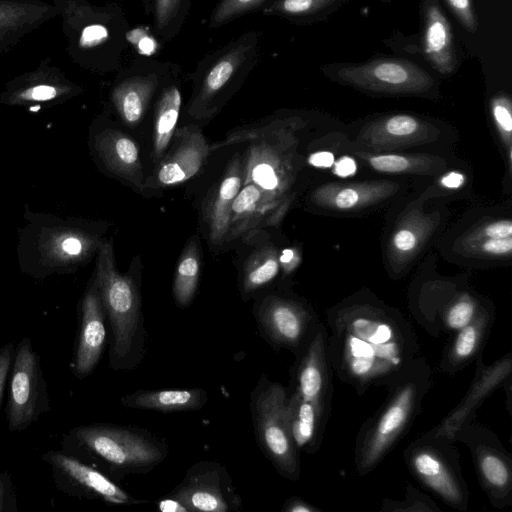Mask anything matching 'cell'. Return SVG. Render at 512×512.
I'll return each instance as SVG.
<instances>
[{"label":"cell","instance_id":"obj_47","mask_svg":"<svg viewBox=\"0 0 512 512\" xmlns=\"http://www.w3.org/2000/svg\"><path fill=\"white\" fill-rule=\"evenodd\" d=\"M356 169L353 159L349 157L341 158L335 165V173L339 176H349Z\"/></svg>","mask_w":512,"mask_h":512},{"label":"cell","instance_id":"obj_42","mask_svg":"<svg viewBox=\"0 0 512 512\" xmlns=\"http://www.w3.org/2000/svg\"><path fill=\"white\" fill-rule=\"evenodd\" d=\"M480 339V329L475 323H470L459 330L452 354L456 360L468 359L476 350Z\"/></svg>","mask_w":512,"mask_h":512},{"label":"cell","instance_id":"obj_25","mask_svg":"<svg viewBox=\"0 0 512 512\" xmlns=\"http://www.w3.org/2000/svg\"><path fill=\"white\" fill-rule=\"evenodd\" d=\"M242 183L243 169L240 159L233 157L209 196L204 210L209 239L214 245H220L227 239L232 204Z\"/></svg>","mask_w":512,"mask_h":512},{"label":"cell","instance_id":"obj_15","mask_svg":"<svg viewBox=\"0 0 512 512\" xmlns=\"http://www.w3.org/2000/svg\"><path fill=\"white\" fill-rule=\"evenodd\" d=\"M254 317L262 336L274 348H297L308 328V312L299 302L270 294L258 300Z\"/></svg>","mask_w":512,"mask_h":512},{"label":"cell","instance_id":"obj_51","mask_svg":"<svg viewBox=\"0 0 512 512\" xmlns=\"http://www.w3.org/2000/svg\"><path fill=\"white\" fill-rule=\"evenodd\" d=\"M8 480L5 474H0V512L4 511L5 499L8 492Z\"/></svg>","mask_w":512,"mask_h":512},{"label":"cell","instance_id":"obj_7","mask_svg":"<svg viewBox=\"0 0 512 512\" xmlns=\"http://www.w3.org/2000/svg\"><path fill=\"white\" fill-rule=\"evenodd\" d=\"M285 121L274 120L229 135L211 149L249 141L243 168V183L256 185L272 201H286L296 179L295 139Z\"/></svg>","mask_w":512,"mask_h":512},{"label":"cell","instance_id":"obj_26","mask_svg":"<svg viewBox=\"0 0 512 512\" xmlns=\"http://www.w3.org/2000/svg\"><path fill=\"white\" fill-rule=\"evenodd\" d=\"M121 404L130 409L158 412H187L202 409L208 393L201 388L137 390L125 394Z\"/></svg>","mask_w":512,"mask_h":512},{"label":"cell","instance_id":"obj_23","mask_svg":"<svg viewBox=\"0 0 512 512\" xmlns=\"http://www.w3.org/2000/svg\"><path fill=\"white\" fill-rule=\"evenodd\" d=\"M287 202L269 200L254 184L241 186L231 209L226 240L267 225H275L286 210Z\"/></svg>","mask_w":512,"mask_h":512},{"label":"cell","instance_id":"obj_37","mask_svg":"<svg viewBox=\"0 0 512 512\" xmlns=\"http://www.w3.org/2000/svg\"><path fill=\"white\" fill-rule=\"evenodd\" d=\"M271 0H219L212 10L208 27L217 29L253 12L261 11Z\"/></svg>","mask_w":512,"mask_h":512},{"label":"cell","instance_id":"obj_41","mask_svg":"<svg viewBox=\"0 0 512 512\" xmlns=\"http://www.w3.org/2000/svg\"><path fill=\"white\" fill-rule=\"evenodd\" d=\"M476 312V304L469 296H462L455 301L446 314L447 325L454 330H460L470 324Z\"/></svg>","mask_w":512,"mask_h":512},{"label":"cell","instance_id":"obj_5","mask_svg":"<svg viewBox=\"0 0 512 512\" xmlns=\"http://www.w3.org/2000/svg\"><path fill=\"white\" fill-rule=\"evenodd\" d=\"M261 42V32L249 30L197 62L189 116L209 118L236 93L260 59Z\"/></svg>","mask_w":512,"mask_h":512},{"label":"cell","instance_id":"obj_2","mask_svg":"<svg viewBox=\"0 0 512 512\" xmlns=\"http://www.w3.org/2000/svg\"><path fill=\"white\" fill-rule=\"evenodd\" d=\"M93 278L112 332L110 367L116 371L136 369L147 346L141 295L133 277L117 270L111 239L99 247Z\"/></svg>","mask_w":512,"mask_h":512},{"label":"cell","instance_id":"obj_22","mask_svg":"<svg viewBox=\"0 0 512 512\" xmlns=\"http://www.w3.org/2000/svg\"><path fill=\"white\" fill-rule=\"evenodd\" d=\"M103 167L137 189L145 188V178L136 142L120 130L107 128L98 132L92 143Z\"/></svg>","mask_w":512,"mask_h":512},{"label":"cell","instance_id":"obj_16","mask_svg":"<svg viewBox=\"0 0 512 512\" xmlns=\"http://www.w3.org/2000/svg\"><path fill=\"white\" fill-rule=\"evenodd\" d=\"M419 390L415 383L402 385L368 430L360 452V470L367 471L386 453L413 414Z\"/></svg>","mask_w":512,"mask_h":512},{"label":"cell","instance_id":"obj_13","mask_svg":"<svg viewBox=\"0 0 512 512\" xmlns=\"http://www.w3.org/2000/svg\"><path fill=\"white\" fill-rule=\"evenodd\" d=\"M340 80L373 92L422 94L429 91L433 78L420 67L399 59H379L361 65L343 67Z\"/></svg>","mask_w":512,"mask_h":512},{"label":"cell","instance_id":"obj_46","mask_svg":"<svg viewBox=\"0 0 512 512\" xmlns=\"http://www.w3.org/2000/svg\"><path fill=\"white\" fill-rule=\"evenodd\" d=\"M309 163L316 167H329L333 164V155L329 152H317L310 155Z\"/></svg>","mask_w":512,"mask_h":512},{"label":"cell","instance_id":"obj_35","mask_svg":"<svg viewBox=\"0 0 512 512\" xmlns=\"http://www.w3.org/2000/svg\"><path fill=\"white\" fill-rule=\"evenodd\" d=\"M198 244L196 238L187 243L176 267L172 291L175 303L180 308L190 305L197 290L201 268Z\"/></svg>","mask_w":512,"mask_h":512},{"label":"cell","instance_id":"obj_9","mask_svg":"<svg viewBox=\"0 0 512 512\" xmlns=\"http://www.w3.org/2000/svg\"><path fill=\"white\" fill-rule=\"evenodd\" d=\"M181 66L147 56L136 57L116 75L110 90L111 103L123 123L134 127L143 119L151 101Z\"/></svg>","mask_w":512,"mask_h":512},{"label":"cell","instance_id":"obj_6","mask_svg":"<svg viewBox=\"0 0 512 512\" xmlns=\"http://www.w3.org/2000/svg\"><path fill=\"white\" fill-rule=\"evenodd\" d=\"M71 434L88 456L119 478L149 473L169 453L162 439L133 426L89 424L74 428Z\"/></svg>","mask_w":512,"mask_h":512},{"label":"cell","instance_id":"obj_48","mask_svg":"<svg viewBox=\"0 0 512 512\" xmlns=\"http://www.w3.org/2000/svg\"><path fill=\"white\" fill-rule=\"evenodd\" d=\"M158 507L164 512H187L186 508L179 501L169 496L159 501Z\"/></svg>","mask_w":512,"mask_h":512},{"label":"cell","instance_id":"obj_32","mask_svg":"<svg viewBox=\"0 0 512 512\" xmlns=\"http://www.w3.org/2000/svg\"><path fill=\"white\" fill-rule=\"evenodd\" d=\"M417 475L440 496L452 504H461L462 490L448 465L434 452L419 450L412 457Z\"/></svg>","mask_w":512,"mask_h":512},{"label":"cell","instance_id":"obj_18","mask_svg":"<svg viewBox=\"0 0 512 512\" xmlns=\"http://www.w3.org/2000/svg\"><path fill=\"white\" fill-rule=\"evenodd\" d=\"M44 459L53 468L57 479H62L68 488H73L74 493L112 505L139 503L107 475L77 458L50 451L44 455Z\"/></svg>","mask_w":512,"mask_h":512},{"label":"cell","instance_id":"obj_4","mask_svg":"<svg viewBox=\"0 0 512 512\" xmlns=\"http://www.w3.org/2000/svg\"><path fill=\"white\" fill-rule=\"evenodd\" d=\"M69 59L94 74H109L120 68L128 45L129 24L117 2H90L61 16Z\"/></svg>","mask_w":512,"mask_h":512},{"label":"cell","instance_id":"obj_11","mask_svg":"<svg viewBox=\"0 0 512 512\" xmlns=\"http://www.w3.org/2000/svg\"><path fill=\"white\" fill-rule=\"evenodd\" d=\"M168 496L179 501L187 511L229 512L242 506L226 466L208 460L189 467Z\"/></svg>","mask_w":512,"mask_h":512},{"label":"cell","instance_id":"obj_30","mask_svg":"<svg viewBox=\"0 0 512 512\" xmlns=\"http://www.w3.org/2000/svg\"><path fill=\"white\" fill-rule=\"evenodd\" d=\"M324 339L318 332L311 340L296 372L295 391L322 410L326 379Z\"/></svg>","mask_w":512,"mask_h":512},{"label":"cell","instance_id":"obj_50","mask_svg":"<svg viewBox=\"0 0 512 512\" xmlns=\"http://www.w3.org/2000/svg\"><path fill=\"white\" fill-rule=\"evenodd\" d=\"M464 182V176L457 172H450L443 176L441 183L447 188H458Z\"/></svg>","mask_w":512,"mask_h":512},{"label":"cell","instance_id":"obj_40","mask_svg":"<svg viewBox=\"0 0 512 512\" xmlns=\"http://www.w3.org/2000/svg\"><path fill=\"white\" fill-rule=\"evenodd\" d=\"M483 478L493 488L503 489L510 483V470L504 460L495 453H485L479 461Z\"/></svg>","mask_w":512,"mask_h":512},{"label":"cell","instance_id":"obj_38","mask_svg":"<svg viewBox=\"0 0 512 512\" xmlns=\"http://www.w3.org/2000/svg\"><path fill=\"white\" fill-rule=\"evenodd\" d=\"M332 0H271L262 10L263 15L278 16L293 21L308 18Z\"/></svg>","mask_w":512,"mask_h":512},{"label":"cell","instance_id":"obj_14","mask_svg":"<svg viewBox=\"0 0 512 512\" xmlns=\"http://www.w3.org/2000/svg\"><path fill=\"white\" fill-rule=\"evenodd\" d=\"M173 150L166 152L156 163L152 174L145 179V188H166L183 183L205 165L211 145L196 125H187L174 133Z\"/></svg>","mask_w":512,"mask_h":512},{"label":"cell","instance_id":"obj_44","mask_svg":"<svg viewBox=\"0 0 512 512\" xmlns=\"http://www.w3.org/2000/svg\"><path fill=\"white\" fill-rule=\"evenodd\" d=\"M13 352L14 349L11 343L6 344L0 348V405L8 377V372L11 368Z\"/></svg>","mask_w":512,"mask_h":512},{"label":"cell","instance_id":"obj_1","mask_svg":"<svg viewBox=\"0 0 512 512\" xmlns=\"http://www.w3.org/2000/svg\"><path fill=\"white\" fill-rule=\"evenodd\" d=\"M335 365L353 384H369L398 372L408 360V335L388 313L353 305L332 325Z\"/></svg>","mask_w":512,"mask_h":512},{"label":"cell","instance_id":"obj_45","mask_svg":"<svg viewBox=\"0 0 512 512\" xmlns=\"http://www.w3.org/2000/svg\"><path fill=\"white\" fill-rule=\"evenodd\" d=\"M60 12V17L72 13L80 6L89 3L88 0H50Z\"/></svg>","mask_w":512,"mask_h":512},{"label":"cell","instance_id":"obj_36","mask_svg":"<svg viewBox=\"0 0 512 512\" xmlns=\"http://www.w3.org/2000/svg\"><path fill=\"white\" fill-rule=\"evenodd\" d=\"M280 262L277 249L265 246L247 259L241 277V294L248 299L254 292L270 283L279 273Z\"/></svg>","mask_w":512,"mask_h":512},{"label":"cell","instance_id":"obj_29","mask_svg":"<svg viewBox=\"0 0 512 512\" xmlns=\"http://www.w3.org/2000/svg\"><path fill=\"white\" fill-rule=\"evenodd\" d=\"M423 45L427 58L439 72H453L455 55L450 24L435 2L426 7Z\"/></svg>","mask_w":512,"mask_h":512},{"label":"cell","instance_id":"obj_19","mask_svg":"<svg viewBox=\"0 0 512 512\" xmlns=\"http://www.w3.org/2000/svg\"><path fill=\"white\" fill-rule=\"evenodd\" d=\"M105 343V312L92 278L81 301L79 334L73 362V371L77 378H85L95 370Z\"/></svg>","mask_w":512,"mask_h":512},{"label":"cell","instance_id":"obj_43","mask_svg":"<svg viewBox=\"0 0 512 512\" xmlns=\"http://www.w3.org/2000/svg\"><path fill=\"white\" fill-rule=\"evenodd\" d=\"M462 24L471 32L476 30V21L470 0H445Z\"/></svg>","mask_w":512,"mask_h":512},{"label":"cell","instance_id":"obj_17","mask_svg":"<svg viewBox=\"0 0 512 512\" xmlns=\"http://www.w3.org/2000/svg\"><path fill=\"white\" fill-rule=\"evenodd\" d=\"M439 130L431 123L408 114H394L365 125L355 144L368 152L380 153L432 142Z\"/></svg>","mask_w":512,"mask_h":512},{"label":"cell","instance_id":"obj_3","mask_svg":"<svg viewBox=\"0 0 512 512\" xmlns=\"http://www.w3.org/2000/svg\"><path fill=\"white\" fill-rule=\"evenodd\" d=\"M103 241L88 222L36 215L20 236L21 267L39 278L71 273L87 263Z\"/></svg>","mask_w":512,"mask_h":512},{"label":"cell","instance_id":"obj_8","mask_svg":"<svg viewBox=\"0 0 512 512\" xmlns=\"http://www.w3.org/2000/svg\"><path fill=\"white\" fill-rule=\"evenodd\" d=\"M284 386L261 375L250 394V412L259 449L282 476L297 480L300 463L289 435Z\"/></svg>","mask_w":512,"mask_h":512},{"label":"cell","instance_id":"obj_28","mask_svg":"<svg viewBox=\"0 0 512 512\" xmlns=\"http://www.w3.org/2000/svg\"><path fill=\"white\" fill-rule=\"evenodd\" d=\"M182 71L171 77L160 89L155 103L152 157L158 163L166 154L176 131L182 104Z\"/></svg>","mask_w":512,"mask_h":512},{"label":"cell","instance_id":"obj_27","mask_svg":"<svg viewBox=\"0 0 512 512\" xmlns=\"http://www.w3.org/2000/svg\"><path fill=\"white\" fill-rule=\"evenodd\" d=\"M457 249L469 257H510L512 252V221L488 220L467 231L457 241Z\"/></svg>","mask_w":512,"mask_h":512},{"label":"cell","instance_id":"obj_31","mask_svg":"<svg viewBox=\"0 0 512 512\" xmlns=\"http://www.w3.org/2000/svg\"><path fill=\"white\" fill-rule=\"evenodd\" d=\"M355 155L374 171L390 174L434 175L447 167L440 157L427 154H395L356 151Z\"/></svg>","mask_w":512,"mask_h":512},{"label":"cell","instance_id":"obj_39","mask_svg":"<svg viewBox=\"0 0 512 512\" xmlns=\"http://www.w3.org/2000/svg\"><path fill=\"white\" fill-rule=\"evenodd\" d=\"M491 112L499 136L508 152L509 163H511L512 109L510 99L504 95L495 97L491 102Z\"/></svg>","mask_w":512,"mask_h":512},{"label":"cell","instance_id":"obj_12","mask_svg":"<svg viewBox=\"0 0 512 512\" xmlns=\"http://www.w3.org/2000/svg\"><path fill=\"white\" fill-rule=\"evenodd\" d=\"M83 92V86L68 78L62 69L52 65L51 57L47 56L33 70L6 82L0 92V105L50 107L64 103Z\"/></svg>","mask_w":512,"mask_h":512},{"label":"cell","instance_id":"obj_49","mask_svg":"<svg viewBox=\"0 0 512 512\" xmlns=\"http://www.w3.org/2000/svg\"><path fill=\"white\" fill-rule=\"evenodd\" d=\"M283 510L286 512H311L314 511V508L302 500L291 498L285 503Z\"/></svg>","mask_w":512,"mask_h":512},{"label":"cell","instance_id":"obj_34","mask_svg":"<svg viewBox=\"0 0 512 512\" xmlns=\"http://www.w3.org/2000/svg\"><path fill=\"white\" fill-rule=\"evenodd\" d=\"M157 37L172 41L181 31L191 8V0H143Z\"/></svg>","mask_w":512,"mask_h":512},{"label":"cell","instance_id":"obj_20","mask_svg":"<svg viewBox=\"0 0 512 512\" xmlns=\"http://www.w3.org/2000/svg\"><path fill=\"white\" fill-rule=\"evenodd\" d=\"M398 189V184L391 181L326 183L312 192L311 201L325 210L352 212L379 204Z\"/></svg>","mask_w":512,"mask_h":512},{"label":"cell","instance_id":"obj_10","mask_svg":"<svg viewBox=\"0 0 512 512\" xmlns=\"http://www.w3.org/2000/svg\"><path fill=\"white\" fill-rule=\"evenodd\" d=\"M49 409L47 384L29 338L17 346L9 385L7 421L10 431H21Z\"/></svg>","mask_w":512,"mask_h":512},{"label":"cell","instance_id":"obj_33","mask_svg":"<svg viewBox=\"0 0 512 512\" xmlns=\"http://www.w3.org/2000/svg\"><path fill=\"white\" fill-rule=\"evenodd\" d=\"M322 410L296 391L287 397L285 416L296 449H307L315 438Z\"/></svg>","mask_w":512,"mask_h":512},{"label":"cell","instance_id":"obj_21","mask_svg":"<svg viewBox=\"0 0 512 512\" xmlns=\"http://www.w3.org/2000/svg\"><path fill=\"white\" fill-rule=\"evenodd\" d=\"M57 16L60 12L51 2L0 0V56Z\"/></svg>","mask_w":512,"mask_h":512},{"label":"cell","instance_id":"obj_24","mask_svg":"<svg viewBox=\"0 0 512 512\" xmlns=\"http://www.w3.org/2000/svg\"><path fill=\"white\" fill-rule=\"evenodd\" d=\"M439 223V218L414 210L394 228L388 240L386 256L393 269L407 266L424 247Z\"/></svg>","mask_w":512,"mask_h":512}]
</instances>
